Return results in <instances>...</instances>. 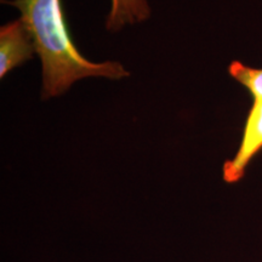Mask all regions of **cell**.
<instances>
[{
  "instance_id": "cell-1",
  "label": "cell",
  "mask_w": 262,
  "mask_h": 262,
  "mask_svg": "<svg viewBox=\"0 0 262 262\" xmlns=\"http://www.w3.org/2000/svg\"><path fill=\"white\" fill-rule=\"evenodd\" d=\"M21 12V21L31 33L40 57L42 100L63 95L84 78L122 79L129 75L119 62H91L72 40L62 0H3Z\"/></svg>"
},
{
  "instance_id": "cell-2",
  "label": "cell",
  "mask_w": 262,
  "mask_h": 262,
  "mask_svg": "<svg viewBox=\"0 0 262 262\" xmlns=\"http://www.w3.org/2000/svg\"><path fill=\"white\" fill-rule=\"evenodd\" d=\"M262 150V100H254L245 119L243 134L233 158L226 160L222 178L227 183L241 181L249 164Z\"/></svg>"
},
{
  "instance_id": "cell-3",
  "label": "cell",
  "mask_w": 262,
  "mask_h": 262,
  "mask_svg": "<svg viewBox=\"0 0 262 262\" xmlns=\"http://www.w3.org/2000/svg\"><path fill=\"white\" fill-rule=\"evenodd\" d=\"M37 54L31 33L21 18L0 28V78Z\"/></svg>"
},
{
  "instance_id": "cell-4",
  "label": "cell",
  "mask_w": 262,
  "mask_h": 262,
  "mask_svg": "<svg viewBox=\"0 0 262 262\" xmlns=\"http://www.w3.org/2000/svg\"><path fill=\"white\" fill-rule=\"evenodd\" d=\"M150 8L147 0H111L106 27L119 31L127 25H135L149 17Z\"/></svg>"
},
{
  "instance_id": "cell-5",
  "label": "cell",
  "mask_w": 262,
  "mask_h": 262,
  "mask_svg": "<svg viewBox=\"0 0 262 262\" xmlns=\"http://www.w3.org/2000/svg\"><path fill=\"white\" fill-rule=\"evenodd\" d=\"M228 73L250 93L254 100H262V68H253L241 61H233L228 66Z\"/></svg>"
}]
</instances>
